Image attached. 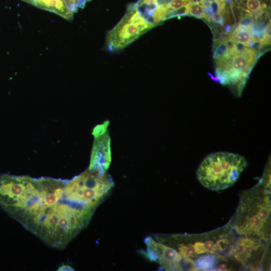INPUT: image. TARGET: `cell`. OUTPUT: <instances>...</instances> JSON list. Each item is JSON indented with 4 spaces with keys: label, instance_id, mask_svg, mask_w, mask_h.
Returning a JSON list of instances; mask_svg holds the SVG:
<instances>
[{
    "label": "cell",
    "instance_id": "obj_6",
    "mask_svg": "<svg viewBox=\"0 0 271 271\" xmlns=\"http://www.w3.org/2000/svg\"><path fill=\"white\" fill-rule=\"evenodd\" d=\"M109 121L106 120L93 129L94 141L91 150L89 170L100 174L106 173L111 162V139L108 130Z\"/></svg>",
    "mask_w": 271,
    "mask_h": 271
},
{
    "label": "cell",
    "instance_id": "obj_13",
    "mask_svg": "<svg viewBox=\"0 0 271 271\" xmlns=\"http://www.w3.org/2000/svg\"><path fill=\"white\" fill-rule=\"evenodd\" d=\"M204 12V7L200 4L190 3L187 16L202 18Z\"/></svg>",
    "mask_w": 271,
    "mask_h": 271
},
{
    "label": "cell",
    "instance_id": "obj_7",
    "mask_svg": "<svg viewBox=\"0 0 271 271\" xmlns=\"http://www.w3.org/2000/svg\"><path fill=\"white\" fill-rule=\"evenodd\" d=\"M144 242L146 250L144 254L149 260L157 262L166 270H183L182 257L175 248L150 236L146 238Z\"/></svg>",
    "mask_w": 271,
    "mask_h": 271
},
{
    "label": "cell",
    "instance_id": "obj_9",
    "mask_svg": "<svg viewBox=\"0 0 271 271\" xmlns=\"http://www.w3.org/2000/svg\"><path fill=\"white\" fill-rule=\"evenodd\" d=\"M262 249L261 242L256 238L246 236L238 240L229 255L242 264H249V259Z\"/></svg>",
    "mask_w": 271,
    "mask_h": 271
},
{
    "label": "cell",
    "instance_id": "obj_5",
    "mask_svg": "<svg viewBox=\"0 0 271 271\" xmlns=\"http://www.w3.org/2000/svg\"><path fill=\"white\" fill-rule=\"evenodd\" d=\"M156 26L136 3H130L119 21L107 32L106 49L110 52L121 50Z\"/></svg>",
    "mask_w": 271,
    "mask_h": 271
},
{
    "label": "cell",
    "instance_id": "obj_4",
    "mask_svg": "<svg viewBox=\"0 0 271 271\" xmlns=\"http://www.w3.org/2000/svg\"><path fill=\"white\" fill-rule=\"evenodd\" d=\"M114 185L111 177L107 173L100 174L88 169L67 180L65 191L67 198L72 202L95 209Z\"/></svg>",
    "mask_w": 271,
    "mask_h": 271
},
{
    "label": "cell",
    "instance_id": "obj_16",
    "mask_svg": "<svg viewBox=\"0 0 271 271\" xmlns=\"http://www.w3.org/2000/svg\"><path fill=\"white\" fill-rule=\"evenodd\" d=\"M235 42L233 39L229 36L225 40V43L230 54H232L233 51Z\"/></svg>",
    "mask_w": 271,
    "mask_h": 271
},
{
    "label": "cell",
    "instance_id": "obj_12",
    "mask_svg": "<svg viewBox=\"0 0 271 271\" xmlns=\"http://www.w3.org/2000/svg\"><path fill=\"white\" fill-rule=\"evenodd\" d=\"M226 39L217 38L214 41L213 58L216 60L222 58L229 54V51L225 43Z\"/></svg>",
    "mask_w": 271,
    "mask_h": 271
},
{
    "label": "cell",
    "instance_id": "obj_17",
    "mask_svg": "<svg viewBox=\"0 0 271 271\" xmlns=\"http://www.w3.org/2000/svg\"><path fill=\"white\" fill-rule=\"evenodd\" d=\"M58 270H74L73 268L71 267L68 265H62L60 266L58 269Z\"/></svg>",
    "mask_w": 271,
    "mask_h": 271
},
{
    "label": "cell",
    "instance_id": "obj_1",
    "mask_svg": "<svg viewBox=\"0 0 271 271\" xmlns=\"http://www.w3.org/2000/svg\"><path fill=\"white\" fill-rule=\"evenodd\" d=\"M67 180L0 174V206L46 244L63 248L87 225L94 211L66 197Z\"/></svg>",
    "mask_w": 271,
    "mask_h": 271
},
{
    "label": "cell",
    "instance_id": "obj_15",
    "mask_svg": "<svg viewBox=\"0 0 271 271\" xmlns=\"http://www.w3.org/2000/svg\"><path fill=\"white\" fill-rule=\"evenodd\" d=\"M193 246L195 249V251L198 255V256L199 254H204L207 253V250L205 247L204 242L197 240L193 244Z\"/></svg>",
    "mask_w": 271,
    "mask_h": 271
},
{
    "label": "cell",
    "instance_id": "obj_3",
    "mask_svg": "<svg viewBox=\"0 0 271 271\" xmlns=\"http://www.w3.org/2000/svg\"><path fill=\"white\" fill-rule=\"evenodd\" d=\"M247 162L242 156L218 152L207 156L197 171V179L206 188L219 191L233 185L245 169Z\"/></svg>",
    "mask_w": 271,
    "mask_h": 271
},
{
    "label": "cell",
    "instance_id": "obj_8",
    "mask_svg": "<svg viewBox=\"0 0 271 271\" xmlns=\"http://www.w3.org/2000/svg\"><path fill=\"white\" fill-rule=\"evenodd\" d=\"M40 9L70 20L90 0H22Z\"/></svg>",
    "mask_w": 271,
    "mask_h": 271
},
{
    "label": "cell",
    "instance_id": "obj_2",
    "mask_svg": "<svg viewBox=\"0 0 271 271\" xmlns=\"http://www.w3.org/2000/svg\"><path fill=\"white\" fill-rule=\"evenodd\" d=\"M260 190L258 185L242 197L234 229L240 234L258 239L269 235L270 201L268 190Z\"/></svg>",
    "mask_w": 271,
    "mask_h": 271
},
{
    "label": "cell",
    "instance_id": "obj_11",
    "mask_svg": "<svg viewBox=\"0 0 271 271\" xmlns=\"http://www.w3.org/2000/svg\"><path fill=\"white\" fill-rule=\"evenodd\" d=\"M229 37L236 42L244 44L246 47L249 41L252 38L250 30L239 28L237 26L232 31Z\"/></svg>",
    "mask_w": 271,
    "mask_h": 271
},
{
    "label": "cell",
    "instance_id": "obj_10",
    "mask_svg": "<svg viewBox=\"0 0 271 271\" xmlns=\"http://www.w3.org/2000/svg\"><path fill=\"white\" fill-rule=\"evenodd\" d=\"M217 256L215 254H204L196 258L192 269L198 270H217Z\"/></svg>",
    "mask_w": 271,
    "mask_h": 271
},
{
    "label": "cell",
    "instance_id": "obj_14",
    "mask_svg": "<svg viewBox=\"0 0 271 271\" xmlns=\"http://www.w3.org/2000/svg\"><path fill=\"white\" fill-rule=\"evenodd\" d=\"M254 22V17L252 15H247L242 17L239 21L237 27L250 30Z\"/></svg>",
    "mask_w": 271,
    "mask_h": 271
}]
</instances>
